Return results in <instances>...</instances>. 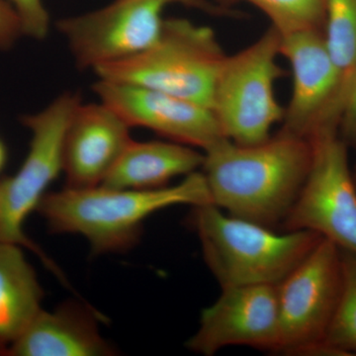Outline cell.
<instances>
[{
  "label": "cell",
  "instance_id": "obj_1",
  "mask_svg": "<svg viewBox=\"0 0 356 356\" xmlns=\"http://www.w3.org/2000/svg\"><path fill=\"white\" fill-rule=\"evenodd\" d=\"M203 175L212 202L232 216L282 224L310 170V140L281 130L259 144L225 140L205 152Z\"/></svg>",
  "mask_w": 356,
  "mask_h": 356
},
{
  "label": "cell",
  "instance_id": "obj_2",
  "mask_svg": "<svg viewBox=\"0 0 356 356\" xmlns=\"http://www.w3.org/2000/svg\"><path fill=\"white\" fill-rule=\"evenodd\" d=\"M213 204L202 172L184 177L181 182L153 191L110 187L70 188L47 193L37 211L56 234L84 236L93 254H117L135 247L143 225L154 213L175 205Z\"/></svg>",
  "mask_w": 356,
  "mask_h": 356
},
{
  "label": "cell",
  "instance_id": "obj_3",
  "mask_svg": "<svg viewBox=\"0 0 356 356\" xmlns=\"http://www.w3.org/2000/svg\"><path fill=\"white\" fill-rule=\"evenodd\" d=\"M191 222L222 288L277 285L324 238L306 229L277 234L270 227L225 214L214 204L193 207Z\"/></svg>",
  "mask_w": 356,
  "mask_h": 356
},
{
  "label": "cell",
  "instance_id": "obj_4",
  "mask_svg": "<svg viewBox=\"0 0 356 356\" xmlns=\"http://www.w3.org/2000/svg\"><path fill=\"white\" fill-rule=\"evenodd\" d=\"M226 57L210 27L185 18H168L159 38L146 50L93 72L102 81L154 89L212 109Z\"/></svg>",
  "mask_w": 356,
  "mask_h": 356
},
{
  "label": "cell",
  "instance_id": "obj_5",
  "mask_svg": "<svg viewBox=\"0 0 356 356\" xmlns=\"http://www.w3.org/2000/svg\"><path fill=\"white\" fill-rule=\"evenodd\" d=\"M81 102L76 93L65 92L44 109L23 116V125L31 133L29 151L18 172L0 181V241L32 250L63 280L58 267L26 235L24 225L63 172L65 133Z\"/></svg>",
  "mask_w": 356,
  "mask_h": 356
},
{
  "label": "cell",
  "instance_id": "obj_6",
  "mask_svg": "<svg viewBox=\"0 0 356 356\" xmlns=\"http://www.w3.org/2000/svg\"><path fill=\"white\" fill-rule=\"evenodd\" d=\"M281 34L270 26L254 43L227 56L213 96L212 110L225 137L236 144H259L283 120L274 83L284 76L277 64Z\"/></svg>",
  "mask_w": 356,
  "mask_h": 356
},
{
  "label": "cell",
  "instance_id": "obj_7",
  "mask_svg": "<svg viewBox=\"0 0 356 356\" xmlns=\"http://www.w3.org/2000/svg\"><path fill=\"white\" fill-rule=\"evenodd\" d=\"M175 3L218 11L205 0H114L96 10L63 18L58 29L79 69L95 70L153 44L163 29V11Z\"/></svg>",
  "mask_w": 356,
  "mask_h": 356
},
{
  "label": "cell",
  "instance_id": "obj_8",
  "mask_svg": "<svg viewBox=\"0 0 356 356\" xmlns=\"http://www.w3.org/2000/svg\"><path fill=\"white\" fill-rule=\"evenodd\" d=\"M308 177L284 221L285 231H312L356 254V184L346 143L337 132L310 140Z\"/></svg>",
  "mask_w": 356,
  "mask_h": 356
},
{
  "label": "cell",
  "instance_id": "obj_9",
  "mask_svg": "<svg viewBox=\"0 0 356 356\" xmlns=\"http://www.w3.org/2000/svg\"><path fill=\"white\" fill-rule=\"evenodd\" d=\"M341 248L322 238L298 266L276 285L280 312L278 353L291 355L324 341L341 295Z\"/></svg>",
  "mask_w": 356,
  "mask_h": 356
},
{
  "label": "cell",
  "instance_id": "obj_10",
  "mask_svg": "<svg viewBox=\"0 0 356 356\" xmlns=\"http://www.w3.org/2000/svg\"><path fill=\"white\" fill-rule=\"evenodd\" d=\"M99 102L111 107L132 127L146 128L168 140L202 149L204 153L228 140L209 107L161 91L96 81Z\"/></svg>",
  "mask_w": 356,
  "mask_h": 356
},
{
  "label": "cell",
  "instance_id": "obj_11",
  "mask_svg": "<svg viewBox=\"0 0 356 356\" xmlns=\"http://www.w3.org/2000/svg\"><path fill=\"white\" fill-rule=\"evenodd\" d=\"M280 341L276 285H243L222 288L219 299L204 309L198 331L186 346L205 356L236 346L277 353Z\"/></svg>",
  "mask_w": 356,
  "mask_h": 356
},
{
  "label": "cell",
  "instance_id": "obj_12",
  "mask_svg": "<svg viewBox=\"0 0 356 356\" xmlns=\"http://www.w3.org/2000/svg\"><path fill=\"white\" fill-rule=\"evenodd\" d=\"M280 56L293 74L292 95L283 116L282 130L311 140L323 133L337 132L329 115L337 91V74L318 29L281 34Z\"/></svg>",
  "mask_w": 356,
  "mask_h": 356
},
{
  "label": "cell",
  "instance_id": "obj_13",
  "mask_svg": "<svg viewBox=\"0 0 356 356\" xmlns=\"http://www.w3.org/2000/svg\"><path fill=\"white\" fill-rule=\"evenodd\" d=\"M130 129L105 103L81 102L65 136L63 172L67 187L102 185L132 142Z\"/></svg>",
  "mask_w": 356,
  "mask_h": 356
},
{
  "label": "cell",
  "instance_id": "obj_14",
  "mask_svg": "<svg viewBox=\"0 0 356 356\" xmlns=\"http://www.w3.org/2000/svg\"><path fill=\"white\" fill-rule=\"evenodd\" d=\"M100 318L79 302H67L51 312L42 309L10 343L7 355H115L116 350L100 334Z\"/></svg>",
  "mask_w": 356,
  "mask_h": 356
},
{
  "label": "cell",
  "instance_id": "obj_15",
  "mask_svg": "<svg viewBox=\"0 0 356 356\" xmlns=\"http://www.w3.org/2000/svg\"><path fill=\"white\" fill-rule=\"evenodd\" d=\"M204 159L195 147L172 140H132L102 185L129 191L163 188L172 178L197 172Z\"/></svg>",
  "mask_w": 356,
  "mask_h": 356
},
{
  "label": "cell",
  "instance_id": "obj_16",
  "mask_svg": "<svg viewBox=\"0 0 356 356\" xmlns=\"http://www.w3.org/2000/svg\"><path fill=\"white\" fill-rule=\"evenodd\" d=\"M23 248L0 241V341L8 348L42 310L44 298L38 276Z\"/></svg>",
  "mask_w": 356,
  "mask_h": 356
},
{
  "label": "cell",
  "instance_id": "obj_17",
  "mask_svg": "<svg viewBox=\"0 0 356 356\" xmlns=\"http://www.w3.org/2000/svg\"><path fill=\"white\" fill-rule=\"evenodd\" d=\"M325 42L337 74V91L329 115L336 130L356 72V0H327Z\"/></svg>",
  "mask_w": 356,
  "mask_h": 356
},
{
  "label": "cell",
  "instance_id": "obj_18",
  "mask_svg": "<svg viewBox=\"0 0 356 356\" xmlns=\"http://www.w3.org/2000/svg\"><path fill=\"white\" fill-rule=\"evenodd\" d=\"M341 295L325 341L346 355H356V254L341 250Z\"/></svg>",
  "mask_w": 356,
  "mask_h": 356
},
{
  "label": "cell",
  "instance_id": "obj_19",
  "mask_svg": "<svg viewBox=\"0 0 356 356\" xmlns=\"http://www.w3.org/2000/svg\"><path fill=\"white\" fill-rule=\"evenodd\" d=\"M264 13L280 34L318 29L325 23L327 0H242Z\"/></svg>",
  "mask_w": 356,
  "mask_h": 356
},
{
  "label": "cell",
  "instance_id": "obj_20",
  "mask_svg": "<svg viewBox=\"0 0 356 356\" xmlns=\"http://www.w3.org/2000/svg\"><path fill=\"white\" fill-rule=\"evenodd\" d=\"M19 18L23 36L42 41L50 32L51 19L43 0H6Z\"/></svg>",
  "mask_w": 356,
  "mask_h": 356
},
{
  "label": "cell",
  "instance_id": "obj_21",
  "mask_svg": "<svg viewBox=\"0 0 356 356\" xmlns=\"http://www.w3.org/2000/svg\"><path fill=\"white\" fill-rule=\"evenodd\" d=\"M23 36L17 14L6 0H0V50H7Z\"/></svg>",
  "mask_w": 356,
  "mask_h": 356
},
{
  "label": "cell",
  "instance_id": "obj_22",
  "mask_svg": "<svg viewBox=\"0 0 356 356\" xmlns=\"http://www.w3.org/2000/svg\"><path fill=\"white\" fill-rule=\"evenodd\" d=\"M341 123L346 139L356 147V72L344 103Z\"/></svg>",
  "mask_w": 356,
  "mask_h": 356
},
{
  "label": "cell",
  "instance_id": "obj_23",
  "mask_svg": "<svg viewBox=\"0 0 356 356\" xmlns=\"http://www.w3.org/2000/svg\"><path fill=\"white\" fill-rule=\"evenodd\" d=\"M7 161V151L6 145L4 143L0 140V172L3 170L4 166H6Z\"/></svg>",
  "mask_w": 356,
  "mask_h": 356
},
{
  "label": "cell",
  "instance_id": "obj_24",
  "mask_svg": "<svg viewBox=\"0 0 356 356\" xmlns=\"http://www.w3.org/2000/svg\"><path fill=\"white\" fill-rule=\"evenodd\" d=\"M7 353H8V346L0 341V355H7Z\"/></svg>",
  "mask_w": 356,
  "mask_h": 356
},
{
  "label": "cell",
  "instance_id": "obj_25",
  "mask_svg": "<svg viewBox=\"0 0 356 356\" xmlns=\"http://www.w3.org/2000/svg\"><path fill=\"white\" fill-rule=\"evenodd\" d=\"M355 177V184H356V173H355V177Z\"/></svg>",
  "mask_w": 356,
  "mask_h": 356
}]
</instances>
